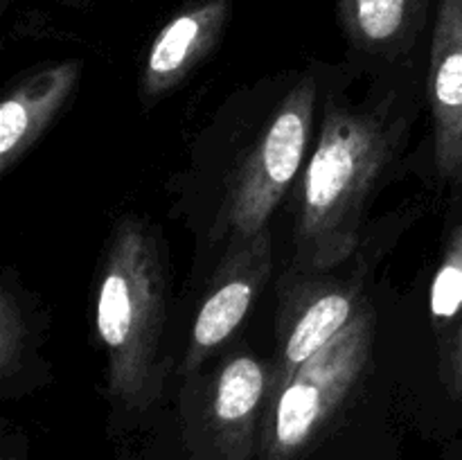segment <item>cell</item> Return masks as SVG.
Listing matches in <instances>:
<instances>
[{"instance_id":"cell-12","label":"cell","mask_w":462,"mask_h":460,"mask_svg":"<svg viewBox=\"0 0 462 460\" xmlns=\"http://www.w3.org/2000/svg\"><path fill=\"white\" fill-rule=\"evenodd\" d=\"M429 311L438 329H454L462 318V221L451 233L429 289Z\"/></svg>"},{"instance_id":"cell-1","label":"cell","mask_w":462,"mask_h":460,"mask_svg":"<svg viewBox=\"0 0 462 460\" xmlns=\"http://www.w3.org/2000/svg\"><path fill=\"white\" fill-rule=\"evenodd\" d=\"M393 95L373 106H332L302 170L293 248L302 271H329L356 251L365 207L406 138Z\"/></svg>"},{"instance_id":"cell-2","label":"cell","mask_w":462,"mask_h":460,"mask_svg":"<svg viewBox=\"0 0 462 460\" xmlns=\"http://www.w3.org/2000/svg\"><path fill=\"white\" fill-rule=\"evenodd\" d=\"M165 309L167 271L156 237L125 216L99 269L95 327L106 352L108 391L129 409H147L156 395Z\"/></svg>"},{"instance_id":"cell-4","label":"cell","mask_w":462,"mask_h":460,"mask_svg":"<svg viewBox=\"0 0 462 460\" xmlns=\"http://www.w3.org/2000/svg\"><path fill=\"white\" fill-rule=\"evenodd\" d=\"M316 81L305 77L284 95L251 147L239 158L221 203V230L230 244L266 233L280 198L296 180L310 144Z\"/></svg>"},{"instance_id":"cell-9","label":"cell","mask_w":462,"mask_h":460,"mask_svg":"<svg viewBox=\"0 0 462 460\" xmlns=\"http://www.w3.org/2000/svg\"><path fill=\"white\" fill-rule=\"evenodd\" d=\"M228 0H203L171 18L149 48L143 68V97L156 99L179 86L215 48L226 21Z\"/></svg>"},{"instance_id":"cell-8","label":"cell","mask_w":462,"mask_h":460,"mask_svg":"<svg viewBox=\"0 0 462 460\" xmlns=\"http://www.w3.org/2000/svg\"><path fill=\"white\" fill-rule=\"evenodd\" d=\"M356 289L343 282H319L300 287L291 300H282L280 314V359L271 386L296 373L305 361L352 323L359 311Z\"/></svg>"},{"instance_id":"cell-11","label":"cell","mask_w":462,"mask_h":460,"mask_svg":"<svg viewBox=\"0 0 462 460\" xmlns=\"http://www.w3.org/2000/svg\"><path fill=\"white\" fill-rule=\"evenodd\" d=\"M431 0H337L352 48L382 61H397L418 43Z\"/></svg>"},{"instance_id":"cell-6","label":"cell","mask_w":462,"mask_h":460,"mask_svg":"<svg viewBox=\"0 0 462 460\" xmlns=\"http://www.w3.org/2000/svg\"><path fill=\"white\" fill-rule=\"evenodd\" d=\"M271 273L269 233L242 244H230L217 284L203 298L189 334L185 370L194 373L221 343L228 341L244 323L255 302L257 291Z\"/></svg>"},{"instance_id":"cell-7","label":"cell","mask_w":462,"mask_h":460,"mask_svg":"<svg viewBox=\"0 0 462 460\" xmlns=\"http://www.w3.org/2000/svg\"><path fill=\"white\" fill-rule=\"evenodd\" d=\"M271 374L251 354L226 361L212 382L208 428L219 460H248L260 436Z\"/></svg>"},{"instance_id":"cell-15","label":"cell","mask_w":462,"mask_h":460,"mask_svg":"<svg viewBox=\"0 0 462 460\" xmlns=\"http://www.w3.org/2000/svg\"><path fill=\"white\" fill-rule=\"evenodd\" d=\"M3 460H18V458H14L12 454H7V451H5V455H3Z\"/></svg>"},{"instance_id":"cell-3","label":"cell","mask_w":462,"mask_h":460,"mask_svg":"<svg viewBox=\"0 0 462 460\" xmlns=\"http://www.w3.org/2000/svg\"><path fill=\"white\" fill-rule=\"evenodd\" d=\"M373 345L370 311L282 382L273 383L257 436L260 460H298L320 436L364 374Z\"/></svg>"},{"instance_id":"cell-14","label":"cell","mask_w":462,"mask_h":460,"mask_svg":"<svg viewBox=\"0 0 462 460\" xmlns=\"http://www.w3.org/2000/svg\"><path fill=\"white\" fill-rule=\"evenodd\" d=\"M440 374L447 386V392L454 400H462V318L451 329L445 343H442Z\"/></svg>"},{"instance_id":"cell-10","label":"cell","mask_w":462,"mask_h":460,"mask_svg":"<svg viewBox=\"0 0 462 460\" xmlns=\"http://www.w3.org/2000/svg\"><path fill=\"white\" fill-rule=\"evenodd\" d=\"M79 79V63L66 61L34 72L0 104V171L7 174L52 124Z\"/></svg>"},{"instance_id":"cell-5","label":"cell","mask_w":462,"mask_h":460,"mask_svg":"<svg viewBox=\"0 0 462 460\" xmlns=\"http://www.w3.org/2000/svg\"><path fill=\"white\" fill-rule=\"evenodd\" d=\"M433 167L462 194V0H438L429 57Z\"/></svg>"},{"instance_id":"cell-13","label":"cell","mask_w":462,"mask_h":460,"mask_svg":"<svg viewBox=\"0 0 462 460\" xmlns=\"http://www.w3.org/2000/svg\"><path fill=\"white\" fill-rule=\"evenodd\" d=\"M27 311L18 289L3 284L0 293V374L9 383L25 370L27 352L32 343V329Z\"/></svg>"}]
</instances>
